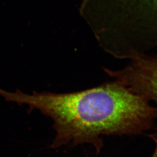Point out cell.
Wrapping results in <instances>:
<instances>
[{"instance_id":"6da1fadb","label":"cell","mask_w":157,"mask_h":157,"mask_svg":"<svg viewBox=\"0 0 157 157\" xmlns=\"http://www.w3.org/2000/svg\"><path fill=\"white\" fill-rule=\"evenodd\" d=\"M6 101L38 109L54 122L56 136L50 148L90 144L97 152L102 136H133L153 128L157 107L116 81L69 93L10 92L0 89Z\"/></svg>"},{"instance_id":"7a4b0ae2","label":"cell","mask_w":157,"mask_h":157,"mask_svg":"<svg viewBox=\"0 0 157 157\" xmlns=\"http://www.w3.org/2000/svg\"><path fill=\"white\" fill-rule=\"evenodd\" d=\"M132 60L123 69L104 71L132 93L157 104V57L135 54Z\"/></svg>"},{"instance_id":"3957f363","label":"cell","mask_w":157,"mask_h":157,"mask_svg":"<svg viewBox=\"0 0 157 157\" xmlns=\"http://www.w3.org/2000/svg\"><path fill=\"white\" fill-rule=\"evenodd\" d=\"M152 157H157V146H156L155 150V152H154V154H152Z\"/></svg>"}]
</instances>
